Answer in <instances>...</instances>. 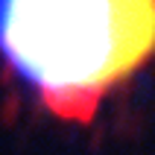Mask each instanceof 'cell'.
Returning a JSON list of instances; mask_svg holds the SVG:
<instances>
[{
    "instance_id": "6da1fadb",
    "label": "cell",
    "mask_w": 155,
    "mask_h": 155,
    "mask_svg": "<svg viewBox=\"0 0 155 155\" xmlns=\"http://www.w3.org/2000/svg\"><path fill=\"white\" fill-rule=\"evenodd\" d=\"M0 50L56 114L88 120L155 53V3H0Z\"/></svg>"
}]
</instances>
